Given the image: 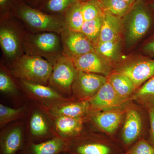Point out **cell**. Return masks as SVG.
<instances>
[{
	"mask_svg": "<svg viewBox=\"0 0 154 154\" xmlns=\"http://www.w3.org/2000/svg\"><path fill=\"white\" fill-rule=\"evenodd\" d=\"M125 48L129 49L151 30L154 12L143 0H137L122 18Z\"/></svg>",
	"mask_w": 154,
	"mask_h": 154,
	"instance_id": "6da1fadb",
	"label": "cell"
},
{
	"mask_svg": "<svg viewBox=\"0 0 154 154\" xmlns=\"http://www.w3.org/2000/svg\"><path fill=\"white\" fill-rule=\"evenodd\" d=\"M52 69L53 63L47 60L25 54L16 59L12 66V73L22 80L46 85Z\"/></svg>",
	"mask_w": 154,
	"mask_h": 154,
	"instance_id": "7a4b0ae2",
	"label": "cell"
},
{
	"mask_svg": "<svg viewBox=\"0 0 154 154\" xmlns=\"http://www.w3.org/2000/svg\"><path fill=\"white\" fill-rule=\"evenodd\" d=\"M59 35L53 32L27 34L23 38V48L26 54L41 57L53 63L63 55L61 41Z\"/></svg>",
	"mask_w": 154,
	"mask_h": 154,
	"instance_id": "3957f363",
	"label": "cell"
},
{
	"mask_svg": "<svg viewBox=\"0 0 154 154\" xmlns=\"http://www.w3.org/2000/svg\"><path fill=\"white\" fill-rule=\"evenodd\" d=\"M78 72L71 59L61 56L53 63L49 85L58 92L68 94L72 91Z\"/></svg>",
	"mask_w": 154,
	"mask_h": 154,
	"instance_id": "277c9868",
	"label": "cell"
},
{
	"mask_svg": "<svg viewBox=\"0 0 154 154\" xmlns=\"http://www.w3.org/2000/svg\"><path fill=\"white\" fill-rule=\"evenodd\" d=\"M18 14L26 25L38 31L55 32L59 34L66 27L64 20L28 6H21Z\"/></svg>",
	"mask_w": 154,
	"mask_h": 154,
	"instance_id": "5b68a950",
	"label": "cell"
},
{
	"mask_svg": "<svg viewBox=\"0 0 154 154\" xmlns=\"http://www.w3.org/2000/svg\"><path fill=\"white\" fill-rule=\"evenodd\" d=\"M117 72L128 77L137 88L154 77V58L146 56L128 60Z\"/></svg>",
	"mask_w": 154,
	"mask_h": 154,
	"instance_id": "8992f818",
	"label": "cell"
},
{
	"mask_svg": "<svg viewBox=\"0 0 154 154\" xmlns=\"http://www.w3.org/2000/svg\"><path fill=\"white\" fill-rule=\"evenodd\" d=\"M63 55L70 59L95 51L94 45L83 33L65 27L61 31Z\"/></svg>",
	"mask_w": 154,
	"mask_h": 154,
	"instance_id": "52a82bcc",
	"label": "cell"
},
{
	"mask_svg": "<svg viewBox=\"0 0 154 154\" xmlns=\"http://www.w3.org/2000/svg\"><path fill=\"white\" fill-rule=\"evenodd\" d=\"M107 81L103 75L79 71L72 91L77 97L92 98Z\"/></svg>",
	"mask_w": 154,
	"mask_h": 154,
	"instance_id": "ba28073f",
	"label": "cell"
},
{
	"mask_svg": "<svg viewBox=\"0 0 154 154\" xmlns=\"http://www.w3.org/2000/svg\"><path fill=\"white\" fill-rule=\"evenodd\" d=\"M79 72L107 75L110 73V64L95 51L71 59Z\"/></svg>",
	"mask_w": 154,
	"mask_h": 154,
	"instance_id": "9c48e42d",
	"label": "cell"
},
{
	"mask_svg": "<svg viewBox=\"0 0 154 154\" xmlns=\"http://www.w3.org/2000/svg\"><path fill=\"white\" fill-rule=\"evenodd\" d=\"M21 82L24 89L30 96L50 106L68 101L67 98L51 87L24 80H21Z\"/></svg>",
	"mask_w": 154,
	"mask_h": 154,
	"instance_id": "30bf717a",
	"label": "cell"
},
{
	"mask_svg": "<svg viewBox=\"0 0 154 154\" xmlns=\"http://www.w3.org/2000/svg\"><path fill=\"white\" fill-rule=\"evenodd\" d=\"M17 30L11 25L5 24L0 28V45L3 52L7 57L16 59L20 56L23 42Z\"/></svg>",
	"mask_w": 154,
	"mask_h": 154,
	"instance_id": "8fae6325",
	"label": "cell"
},
{
	"mask_svg": "<svg viewBox=\"0 0 154 154\" xmlns=\"http://www.w3.org/2000/svg\"><path fill=\"white\" fill-rule=\"evenodd\" d=\"M125 100L116 94L107 80L89 102L94 108L110 109L121 105Z\"/></svg>",
	"mask_w": 154,
	"mask_h": 154,
	"instance_id": "7c38bea8",
	"label": "cell"
},
{
	"mask_svg": "<svg viewBox=\"0 0 154 154\" xmlns=\"http://www.w3.org/2000/svg\"><path fill=\"white\" fill-rule=\"evenodd\" d=\"M90 102L87 101L79 102H61L49 106V113L54 117L67 116L74 118H82L90 108Z\"/></svg>",
	"mask_w": 154,
	"mask_h": 154,
	"instance_id": "4fadbf2b",
	"label": "cell"
},
{
	"mask_svg": "<svg viewBox=\"0 0 154 154\" xmlns=\"http://www.w3.org/2000/svg\"><path fill=\"white\" fill-rule=\"evenodd\" d=\"M141 117L134 109L128 110L126 113L122 128V137L123 142L129 145L139 136L142 129Z\"/></svg>",
	"mask_w": 154,
	"mask_h": 154,
	"instance_id": "5bb4252c",
	"label": "cell"
},
{
	"mask_svg": "<svg viewBox=\"0 0 154 154\" xmlns=\"http://www.w3.org/2000/svg\"><path fill=\"white\" fill-rule=\"evenodd\" d=\"M122 32L121 18L105 12L98 42L113 41L121 38Z\"/></svg>",
	"mask_w": 154,
	"mask_h": 154,
	"instance_id": "9a60e30c",
	"label": "cell"
},
{
	"mask_svg": "<svg viewBox=\"0 0 154 154\" xmlns=\"http://www.w3.org/2000/svg\"><path fill=\"white\" fill-rule=\"evenodd\" d=\"M123 113L118 110H107L97 113L93 120L98 126L107 133L115 132L121 123Z\"/></svg>",
	"mask_w": 154,
	"mask_h": 154,
	"instance_id": "2e32d148",
	"label": "cell"
},
{
	"mask_svg": "<svg viewBox=\"0 0 154 154\" xmlns=\"http://www.w3.org/2000/svg\"><path fill=\"white\" fill-rule=\"evenodd\" d=\"M122 45L121 38L113 41L98 42L94 48L95 51L110 64L120 60Z\"/></svg>",
	"mask_w": 154,
	"mask_h": 154,
	"instance_id": "e0dca14e",
	"label": "cell"
},
{
	"mask_svg": "<svg viewBox=\"0 0 154 154\" xmlns=\"http://www.w3.org/2000/svg\"><path fill=\"white\" fill-rule=\"evenodd\" d=\"M54 125L59 134L63 137H69L82 131L83 122L82 118L57 116L54 119Z\"/></svg>",
	"mask_w": 154,
	"mask_h": 154,
	"instance_id": "ac0fdd59",
	"label": "cell"
},
{
	"mask_svg": "<svg viewBox=\"0 0 154 154\" xmlns=\"http://www.w3.org/2000/svg\"><path fill=\"white\" fill-rule=\"evenodd\" d=\"M108 81L116 94L123 99H126L137 89L130 79L119 72L112 74Z\"/></svg>",
	"mask_w": 154,
	"mask_h": 154,
	"instance_id": "d6986e66",
	"label": "cell"
},
{
	"mask_svg": "<svg viewBox=\"0 0 154 154\" xmlns=\"http://www.w3.org/2000/svg\"><path fill=\"white\" fill-rule=\"evenodd\" d=\"M22 130L21 127L11 128L4 135L2 139L3 154H15L21 146Z\"/></svg>",
	"mask_w": 154,
	"mask_h": 154,
	"instance_id": "ffe728a7",
	"label": "cell"
},
{
	"mask_svg": "<svg viewBox=\"0 0 154 154\" xmlns=\"http://www.w3.org/2000/svg\"><path fill=\"white\" fill-rule=\"evenodd\" d=\"M82 1H77L66 13L63 20L66 27L72 31L80 32L84 22L82 12Z\"/></svg>",
	"mask_w": 154,
	"mask_h": 154,
	"instance_id": "44dd1931",
	"label": "cell"
},
{
	"mask_svg": "<svg viewBox=\"0 0 154 154\" xmlns=\"http://www.w3.org/2000/svg\"><path fill=\"white\" fill-rule=\"evenodd\" d=\"M104 12L122 18L129 11L131 5L123 0H97Z\"/></svg>",
	"mask_w": 154,
	"mask_h": 154,
	"instance_id": "7402d4cb",
	"label": "cell"
},
{
	"mask_svg": "<svg viewBox=\"0 0 154 154\" xmlns=\"http://www.w3.org/2000/svg\"><path fill=\"white\" fill-rule=\"evenodd\" d=\"M104 15L93 20L85 21L81 28L80 32L85 35L94 46L99 41Z\"/></svg>",
	"mask_w": 154,
	"mask_h": 154,
	"instance_id": "603a6c76",
	"label": "cell"
},
{
	"mask_svg": "<svg viewBox=\"0 0 154 154\" xmlns=\"http://www.w3.org/2000/svg\"><path fill=\"white\" fill-rule=\"evenodd\" d=\"M64 142L60 138H55L42 143L32 144L31 150L33 154H57L64 146Z\"/></svg>",
	"mask_w": 154,
	"mask_h": 154,
	"instance_id": "cb8c5ba5",
	"label": "cell"
},
{
	"mask_svg": "<svg viewBox=\"0 0 154 154\" xmlns=\"http://www.w3.org/2000/svg\"><path fill=\"white\" fill-rule=\"evenodd\" d=\"M135 96L148 108L154 106V77L141 86Z\"/></svg>",
	"mask_w": 154,
	"mask_h": 154,
	"instance_id": "d4e9b609",
	"label": "cell"
},
{
	"mask_svg": "<svg viewBox=\"0 0 154 154\" xmlns=\"http://www.w3.org/2000/svg\"><path fill=\"white\" fill-rule=\"evenodd\" d=\"M30 132L35 136L40 137L46 134L48 125L46 119L40 112L36 111L31 116L30 121Z\"/></svg>",
	"mask_w": 154,
	"mask_h": 154,
	"instance_id": "484cf974",
	"label": "cell"
},
{
	"mask_svg": "<svg viewBox=\"0 0 154 154\" xmlns=\"http://www.w3.org/2000/svg\"><path fill=\"white\" fill-rule=\"evenodd\" d=\"M82 12L84 22L96 19L105 13L97 0L82 1Z\"/></svg>",
	"mask_w": 154,
	"mask_h": 154,
	"instance_id": "4316f807",
	"label": "cell"
},
{
	"mask_svg": "<svg viewBox=\"0 0 154 154\" xmlns=\"http://www.w3.org/2000/svg\"><path fill=\"white\" fill-rule=\"evenodd\" d=\"M25 109L23 107L14 108L0 104V125L2 127L5 125L22 116Z\"/></svg>",
	"mask_w": 154,
	"mask_h": 154,
	"instance_id": "83f0119b",
	"label": "cell"
},
{
	"mask_svg": "<svg viewBox=\"0 0 154 154\" xmlns=\"http://www.w3.org/2000/svg\"><path fill=\"white\" fill-rule=\"evenodd\" d=\"M78 154H110L111 150L108 146L103 144H85L77 148Z\"/></svg>",
	"mask_w": 154,
	"mask_h": 154,
	"instance_id": "f1b7e54d",
	"label": "cell"
},
{
	"mask_svg": "<svg viewBox=\"0 0 154 154\" xmlns=\"http://www.w3.org/2000/svg\"><path fill=\"white\" fill-rule=\"evenodd\" d=\"M79 0H48L46 8L50 12L60 13L66 11Z\"/></svg>",
	"mask_w": 154,
	"mask_h": 154,
	"instance_id": "f546056e",
	"label": "cell"
},
{
	"mask_svg": "<svg viewBox=\"0 0 154 154\" xmlns=\"http://www.w3.org/2000/svg\"><path fill=\"white\" fill-rule=\"evenodd\" d=\"M0 91L4 94H14L17 93L16 85L6 72H0Z\"/></svg>",
	"mask_w": 154,
	"mask_h": 154,
	"instance_id": "4dcf8cb0",
	"label": "cell"
},
{
	"mask_svg": "<svg viewBox=\"0 0 154 154\" xmlns=\"http://www.w3.org/2000/svg\"><path fill=\"white\" fill-rule=\"evenodd\" d=\"M125 154H154V147L150 143L142 140L136 144Z\"/></svg>",
	"mask_w": 154,
	"mask_h": 154,
	"instance_id": "1f68e13d",
	"label": "cell"
},
{
	"mask_svg": "<svg viewBox=\"0 0 154 154\" xmlns=\"http://www.w3.org/2000/svg\"><path fill=\"white\" fill-rule=\"evenodd\" d=\"M142 50L146 56L154 58V34L144 45Z\"/></svg>",
	"mask_w": 154,
	"mask_h": 154,
	"instance_id": "d6a6232c",
	"label": "cell"
},
{
	"mask_svg": "<svg viewBox=\"0 0 154 154\" xmlns=\"http://www.w3.org/2000/svg\"><path fill=\"white\" fill-rule=\"evenodd\" d=\"M148 114L150 125V143L154 147V106L148 108Z\"/></svg>",
	"mask_w": 154,
	"mask_h": 154,
	"instance_id": "836d02e7",
	"label": "cell"
},
{
	"mask_svg": "<svg viewBox=\"0 0 154 154\" xmlns=\"http://www.w3.org/2000/svg\"><path fill=\"white\" fill-rule=\"evenodd\" d=\"M10 0H0V6L1 9L4 8L9 4Z\"/></svg>",
	"mask_w": 154,
	"mask_h": 154,
	"instance_id": "e575fe53",
	"label": "cell"
},
{
	"mask_svg": "<svg viewBox=\"0 0 154 154\" xmlns=\"http://www.w3.org/2000/svg\"><path fill=\"white\" fill-rule=\"evenodd\" d=\"M148 5L152 11L154 12V0H151L147 3Z\"/></svg>",
	"mask_w": 154,
	"mask_h": 154,
	"instance_id": "d590c367",
	"label": "cell"
},
{
	"mask_svg": "<svg viewBox=\"0 0 154 154\" xmlns=\"http://www.w3.org/2000/svg\"><path fill=\"white\" fill-rule=\"evenodd\" d=\"M123 1H125V2H126L128 3L129 5H132L134 4L136 2L137 0H123Z\"/></svg>",
	"mask_w": 154,
	"mask_h": 154,
	"instance_id": "8d00e7d4",
	"label": "cell"
}]
</instances>
